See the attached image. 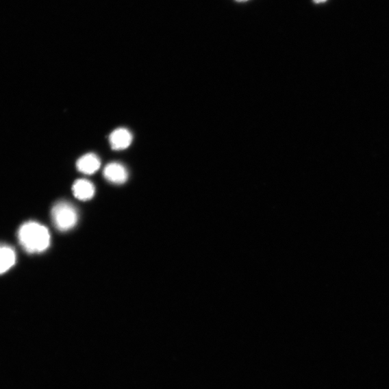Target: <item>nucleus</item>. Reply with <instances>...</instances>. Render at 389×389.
<instances>
[{
    "mask_svg": "<svg viewBox=\"0 0 389 389\" xmlns=\"http://www.w3.org/2000/svg\"><path fill=\"white\" fill-rule=\"evenodd\" d=\"M18 238L22 247L32 254L45 252L51 242L49 229L35 221L23 224L19 229Z\"/></svg>",
    "mask_w": 389,
    "mask_h": 389,
    "instance_id": "obj_1",
    "label": "nucleus"
},
{
    "mask_svg": "<svg viewBox=\"0 0 389 389\" xmlns=\"http://www.w3.org/2000/svg\"><path fill=\"white\" fill-rule=\"evenodd\" d=\"M51 217L54 226L60 231L73 229L78 221L76 208L66 201H60L53 205Z\"/></svg>",
    "mask_w": 389,
    "mask_h": 389,
    "instance_id": "obj_2",
    "label": "nucleus"
},
{
    "mask_svg": "<svg viewBox=\"0 0 389 389\" xmlns=\"http://www.w3.org/2000/svg\"><path fill=\"white\" fill-rule=\"evenodd\" d=\"M103 175L108 181L117 185L126 183L129 177L127 168L118 162L108 164L103 171Z\"/></svg>",
    "mask_w": 389,
    "mask_h": 389,
    "instance_id": "obj_3",
    "label": "nucleus"
},
{
    "mask_svg": "<svg viewBox=\"0 0 389 389\" xmlns=\"http://www.w3.org/2000/svg\"><path fill=\"white\" fill-rule=\"evenodd\" d=\"M133 136L127 129L119 128L110 134L109 142L114 150L121 151L127 149L131 144Z\"/></svg>",
    "mask_w": 389,
    "mask_h": 389,
    "instance_id": "obj_4",
    "label": "nucleus"
},
{
    "mask_svg": "<svg viewBox=\"0 0 389 389\" xmlns=\"http://www.w3.org/2000/svg\"><path fill=\"white\" fill-rule=\"evenodd\" d=\"M101 160L95 154H87L80 158L77 162V166L79 172L86 175H92L99 171L101 168Z\"/></svg>",
    "mask_w": 389,
    "mask_h": 389,
    "instance_id": "obj_5",
    "label": "nucleus"
},
{
    "mask_svg": "<svg viewBox=\"0 0 389 389\" xmlns=\"http://www.w3.org/2000/svg\"><path fill=\"white\" fill-rule=\"evenodd\" d=\"M75 197L80 201H88L95 196L94 185L86 179L77 180L73 186Z\"/></svg>",
    "mask_w": 389,
    "mask_h": 389,
    "instance_id": "obj_6",
    "label": "nucleus"
},
{
    "mask_svg": "<svg viewBox=\"0 0 389 389\" xmlns=\"http://www.w3.org/2000/svg\"><path fill=\"white\" fill-rule=\"evenodd\" d=\"M16 262L15 250L8 245L0 244V274L8 272Z\"/></svg>",
    "mask_w": 389,
    "mask_h": 389,
    "instance_id": "obj_7",
    "label": "nucleus"
},
{
    "mask_svg": "<svg viewBox=\"0 0 389 389\" xmlns=\"http://www.w3.org/2000/svg\"><path fill=\"white\" fill-rule=\"evenodd\" d=\"M327 0H314V2L316 4L325 3Z\"/></svg>",
    "mask_w": 389,
    "mask_h": 389,
    "instance_id": "obj_8",
    "label": "nucleus"
},
{
    "mask_svg": "<svg viewBox=\"0 0 389 389\" xmlns=\"http://www.w3.org/2000/svg\"><path fill=\"white\" fill-rule=\"evenodd\" d=\"M235 1H237L238 3H244L248 1V0H235Z\"/></svg>",
    "mask_w": 389,
    "mask_h": 389,
    "instance_id": "obj_9",
    "label": "nucleus"
}]
</instances>
